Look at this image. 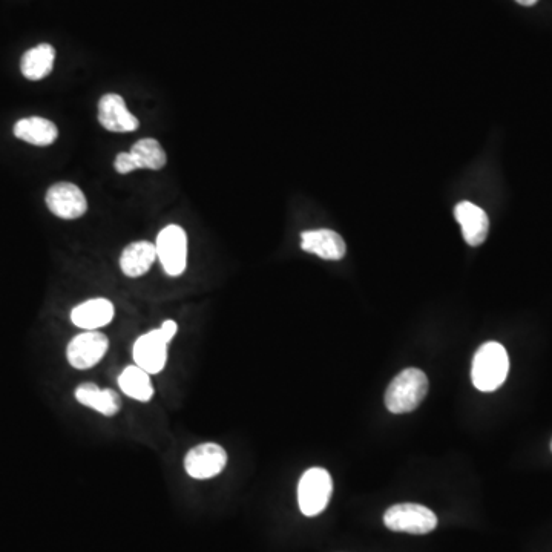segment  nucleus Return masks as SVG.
I'll use <instances>...</instances> for the list:
<instances>
[{"mask_svg": "<svg viewBox=\"0 0 552 552\" xmlns=\"http://www.w3.org/2000/svg\"><path fill=\"white\" fill-rule=\"evenodd\" d=\"M510 372V358L499 342H485L477 350L471 368L474 387L483 393H491L502 387Z\"/></svg>", "mask_w": 552, "mask_h": 552, "instance_id": "1", "label": "nucleus"}, {"mask_svg": "<svg viewBox=\"0 0 552 552\" xmlns=\"http://www.w3.org/2000/svg\"><path fill=\"white\" fill-rule=\"evenodd\" d=\"M177 330V322L168 319L160 329L140 336L132 347L135 365L143 368L149 375L163 372L168 361V345L177 335Z\"/></svg>", "mask_w": 552, "mask_h": 552, "instance_id": "2", "label": "nucleus"}, {"mask_svg": "<svg viewBox=\"0 0 552 552\" xmlns=\"http://www.w3.org/2000/svg\"><path fill=\"white\" fill-rule=\"evenodd\" d=\"M428 393V378L419 368H405L388 385L385 405L395 414L416 410Z\"/></svg>", "mask_w": 552, "mask_h": 552, "instance_id": "3", "label": "nucleus"}, {"mask_svg": "<svg viewBox=\"0 0 552 552\" xmlns=\"http://www.w3.org/2000/svg\"><path fill=\"white\" fill-rule=\"evenodd\" d=\"M333 480L324 468H310L298 485L299 510L304 516L315 517L326 510L332 499Z\"/></svg>", "mask_w": 552, "mask_h": 552, "instance_id": "4", "label": "nucleus"}, {"mask_svg": "<svg viewBox=\"0 0 552 552\" xmlns=\"http://www.w3.org/2000/svg\"><path fill=\"white\" fill-rule=\"evenodd\" d=\"M384 523L395 533L428 534L437 526V517L427 506L419 503H399L388 508Z\"/></svg>", "mask_w": 552, "mask_h": 552, "instance_id": "5", "label": "nucleus"}, {"mask_svg": "<svg viewBox=\"0 0 552 552\" xmlns=\"http://www.w3.org/2000/svg\"><path fill=\"white\" fill-rule=\"evenodd\" d=\"M157 257L165 272L180 276L186 270L188 261V237L183 227L171 224L161 230L157 237Z\"/></svg>", "mask_w": 552, "mask_h": 552, "instance_id": "6", "label": "nucleus"}, {"mask_svg": "<svg viewBox=\"0 0 552 552\" xmlns=\"http://www.w3.org/2000/svg\"><path fill=\"white\" fill-rule=\"evenodd\" d=\"M227 464V453L214 442L197 445L184 457V470L192 479L206 480L223 473Z\"/></svg>", "mask_w": 552, "mask_h": 552, "instance_id": "7", "label": "nucleus"}, {"mask_svg": "<svg viewBox=\"0 0 552 552\" xmlns=\"http://www.w3.org/2000/svg\"><path fill=\"white\" fill-rule=\"evenodd\" d=\"M46 206L62 220H77L88 211V201L76 184L56 183L46 192Z\"/></svg>", "mask_w": 552, "mask_h": 552, "instance_id": "8", "label": "nucleus"}, {"mask_svg": "<svg viewBox=\"0 0 552 552\" xmlns=\"http://www.w3.org/2000/svg\"><path fill=\"white\" fill-rule=\"evenodd\" d=\"M108 349V338L103 333L91 330L71 339L66 349V358L77 370H88L102 361Z\"/></svg>", "mask_w": 552, "mask_h": 552, "instance_id": "9", "label": "nucleus"}, {"mask_svg": "<svg viewBox=\"0 0 552 552\" xmlns=\"http://www.w3.org/2000/svg\"><path fill=\"white\" fill-rule=\"evenodd\" d=\"M454 217L462 227V234L470 246L477 247L485 243L490 232V220L482 207L470 201H462L454 207Z\"/></svg>", "mask_w": 552, "mask_h": 552, "instance_id": "10", "label": "nucleus"}, {"mask_svg": "<svg viewBox=\"0 0 552 552\" xmlns=\"http://www.w3.org/2000/svg\"><path fill=\"white\" fill-rule=\"evenodd\" d=\"M99 122L111 132H132L140 122L129 112L125 100L119 94H105L99 103Z\"/></svg>", "mask_w": 552, "mask_h": 552, "instance_id": "11", "label": "nucleus"}, {"mask_svg": "<svg viewBox=\"0 0 552 552\" xmlns=\"http://www.w3.org/2000/svg\"><path fill=\"white\" fill-rule=\"evenodd\" d=\"M301 249L313 253L322 260L339 261L345 257L347 247L341 235L335 230H307L301 235Z\"/></svg>", "mask_w": 552, "mask_h": 552, "instance_id": "12", "label": "nucleus"}, {"mask_svg": "<svg viewBox=\"0 0 552 552\" xmlns=\"http://www.w3.org/2000/svg\"><path fill=\"white\" fill-rule=\"evenodd\" d=\"M114 313V304L109 299H89V301L74 307L71 312V321L79 329L91 332V330H99L111 324Z\"/></svg>", "mask_w": 552, "mask_h": 552, "instance_id": "13", "label": "nucleus"}, {"mask_svg": "<svg viewBox=\"0 0 552 552\" xmlns=\"http://www.w3.org/2000/svg\"><path fill=\"white\" fill-rule=\"evenodd\" d=\"M76 399L85 407L96 410L103 416H115L122 408L119 395L109 388H100L92 382H85L76 388Z\"/></svg>", "mask_w": 552, "mask_h": 552, "instance_id": "14", "label": "nucleus"}, {"mask_svg": "<svg viewBox=\"0 0 552 552\" xmlns=\"http://www.w3.org/2000/svg\"><path fill=\"white\" fill-rule=\"evenodd\" d=\"M157 247L149 241L129 244L120 257V269L129 278H138L151 270L157 260Z\"/></svg>", "mask_w": 552, "mask_h": 552, "instance_id": "15", "label": "nucleus"}, {"mask_svg": "<svg viewBox=\"0 0 552 552\" xmlns=\"http://www.w3.org/2000/svg\"><path fill=\"white\" fill-rule=\"evenodd\" d=\"M14 135L34 146H50L59 137V129L51 120L42 117H28L14 125Z\"/></svg>", "mask_w": 552, "mask_h": 552, "instance_id": "16", "label": "nucleus"}, {"mask_svg": "<svg viewBox=\"0 0 552 552\" xmlns=\"http://www.w3.org/2000/svg\"><path fill=\"white\" fill-rule=\"evenodd\" d=\"M56 60V50L48 43L37 45L23 54L20 71L28 80H42L50 76Z\"/></svg>", "mask_w": 552, "mask_h": 552, "instance_id": "17", "label": "nucleus"}, {"mask_svg": "<svg viewBox=\"0 0 552 552\" xmlns=\"http://www.w3.org/2000/svg\"><path fill=\"white\" fill-rule=\"evenodd\" d=\"M149 373L138 365H129L119 376V385L128 398L135 399L138 402L151 401L154 396V387H152Z\"/></svg>", "mask_w": 552, "mask_h": 552, "instance_id": "18", "label": "nucleus"}, {"mask_svg": "<svg viewBox=\"0 0 552 552\" xmlns=\"http://www.w3.org/2000/svg\"><path fill=\"white\" fill-rule=\"evenodd\" d=\"M129 154L132 155L135 168L137 169H152V171H158V169L165 168L166 157L165 149L161 148L160 143L155 138H142L138 140L134 146H132Z\"/></svg>", "mask_w": 552, "mask_h": 552, "instance_id": "19", "label": "nucleus"}, {"mask_svg": "<svg viewBox=\"0 0 552 552\" xmlns=\"http://www.w3.org/2000/svg\"><path fill=\"white\" fill-rule=\"evenodd\" d=\"M114 168L115 171L122 175L137 171L134 160H132V155L129 154V152H120V154L115 157Z\"/></svg>", "mask_w": 552, "mask_h": 552, "instance_id": "20", "label": "nucleus"}, {"mask_svg": "<svg viewBox=\"0 0 552 552\" xmlns=\"http://www.w3.org/2000/svg\"><path fill=\"white\" fill-rule=\"evenodd\" d=\"M517 4L523 5V7H533L539 0H516Z\"/></svg>", "mask_w": 552, "mask_h": 552, "instance_id": "21", "label": "nucleus"}, {"mask_svg": "<svg viewBox=\"0 0 552 552\" xmlns=\"http://www.w3.org/2000/svg\"><path fill=\"white\" fill-rule=\"evenodd\" d=\"M551 450H552V442H551Z\"/></svg>", "mask_w": 552, "mask_h": 552, "instance_id": "22", "label": "nucleus"}]
</instances>
